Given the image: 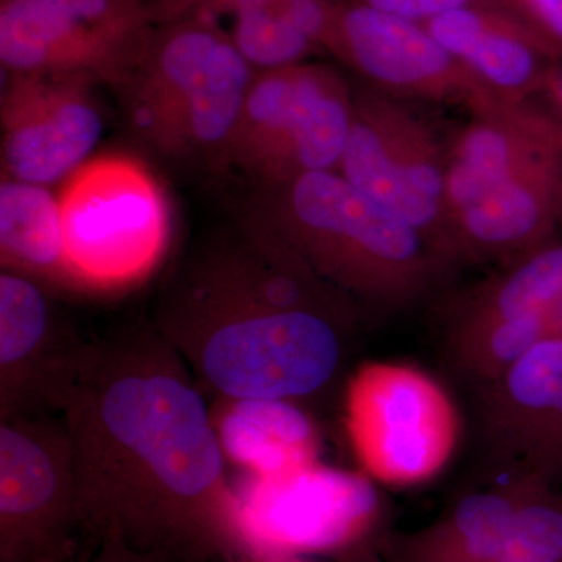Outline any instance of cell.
<instances>
[{
    "instance_id": "22",
    "label": "cell",
    "mask_w": 562,
    "mask_h": 562,
    "mask_svg": "<svg viewBox=\"0 0 562 562\" xmlns=\"http://www.w3.org/2000/svg\"><path fill=\"white\" fill-rule=\"evenodd\" d=\"M503 3L562 55V0H503Z\"/></svg>"
},
{
    "instance_id": "2",
    "label": "cell",
    "mask_w": 562,
    "mask_h": 562,
    "mask_svg": "<svg viewBox=\"0 0 562 562\" xmlns=\"http://www.w3.org/2000/svg\"><path fill=\"white\" fill-rule=\"evenodd\" d=\"M357 322V303L251 210L179 258L150 319L214 401L302 408L341 380Z\"/></svg>"
},
{
    "instance_id": "18",
    "label": "cell",
    "mask_w": 562,
    "mask_h": 562,
    "mask_svg": "<svg viewBox=\"0 0 562 562\" xmlns=\"http://www.w3.org/2000/svg\"><path fill=\"white\" fill-rule=\"evenodd\" d=\"M462 492L431 524L419 530L384 536L383 562H505L514 514L530 472Z\"/></svg>"
},
{
    "instance_id": "8",
    "label": "cell",
    "mask_w": 562,
    "mask_h": 562,
    "mask_svg": "<svg viewBox=\"0 0 562 562\" xmlns=\"http://www.w3.org/2000/svg\"><path fill=\"white\" fill-rule=\"evenodd\" d=\"M447 150L430 125L394 95L355 88L353 117L338 171L454 260L446 209Z\"/></svg>"
},
{
    "instance_id": "30",
    "label": "cell",
    "mask_w": 562,
    "mask_h": 562,
    "mask_svg": "<svg viewBox=\"0 0 562 562\" xmlns=\"http://www.w3.org/2000/svg\"><path fill=\"white\" fill-rule=\"evenodd\" d=\"M2 2H7V0H0V3H2Z\"/></svg>"
},
{
    "instance_id": "14",
    "label": "cell",
    "mask_w": 562,
    "mask_h": 562,
    "mask_svg": "<svg viewBox=\"0 0 562 562\" xmlns=\"http://www.w3.org/2000/svg\"><path fill=\"white\" fill-rule=\"evenodd\" d=\"M98 85L88 74L3 72L2 176L47 187L87 161L105 125Z\"/></svg>"
},
{
    "instance_id": "28",
    "label": "cell",
    "mask_w": 562,
    "mask_h": 562,
    "mask_svg": "<svg viewBox=\"0 0 562 562\" xmlns=\"http://www.w3.org/2000/svg\"><path fill=\"white\" fill-rule=\"evenodd\" d=\"M94 549L95 547L88 546L87 549H85L83 552L79 554V558H77V560L74 562H90V558L92 552H94Z\"/></svg>"
},
{
    "instance_id": "16",
    "label": "cell",
    "mask_w": 562,
    "mask_h": 562,
    "mask_svg": "<svg viewBox=\"0 0 562 562\" xmlns=\"http://www.w3.org/2000/svg\"><path fill=\"white\" fill-rule=\"evenodd\" d=\"M562 155V111L530 101L502 103L472 116L447 150L446 209L450 216L484 191Z\"/></svg>"
},
{
    "instance_id": "5",
    "label": "cell",
    "mask_w": 562,
    "mask_h": 562,
    "mask_svg": "<svg viewBox=\"0 0 562 562\" xmlns=\"http://www.w3.org/2000/svg\"><path fill=\"white\" fill-rule=\"evenodd\" d=\"M70 269L83 295L131 291L168 257L172 210L146 161L103 151L61 181L57 195Z\"/></svg>"
},
{
    "instance_id": "26",
    "label": "cell",
    "mask_w": 562,
    "mask_h": 562,
    "mask_svg": "<svg viewBox=\"0 0 562 562\" xmlns=\"http://www.w3.org/2000/svg\"><path fill=\"white\" fill-rule=\"evenodd\" d=\"M557 101V106L562 111V61L554 69L552 79H550L549 88H547Z\"/></svg>"
},
{
    "instance_id": "20",
    "label": "cell",
    "mask_w": 562,
    "mask_h": 562,
    "mask_svg": "<svg viewBox=\"0 0 562 562\" xmlns=\"http://www.w3.org/2000/svg\"><path fill=\"white\" fill-rule=\"evenodd\" d=\"M211 413L225 457L272 475L319 461V435L302 406L288 402L214 401Z\"/></svg>"
},
{
    "instance_id": "25",
    "label": "cell",
    "mask_w": 562,
    "mask_h": 562,
    "mask_svg": "<svg viewBox=\"0 0 562 562\" xmlns=\"http://www.w3.org/2000/svg\"><path fill=\"white\" fill-rule=\"evenodd\" d=\"M160 22L176 20L192 11L211 10L217 0H144Z\"/></svg>"
},
{
    "instance_id": "3",
    "label": "cell",
    "mask_w": 562,
    "mask_h": 562,
    "mask_svg": "<svg viewBox=\"0 0 562 562\" xmlns=\"http://www.w3.org/2000/svg\"><path fill=\"white\" fill-rule=\"evenodd\" d=\"M250 210L355 303L408 305L447 262L416 228L336 171L257 187Z\"/></svg>"
},
{
    "instance_id": "17",
    "label": "cell",
    "mask_w": 562,
    "mask_h": 562,
    "mask_svg": "<svg viewBox=\"0 0 562 562\" xmlns=\"http://www.w3.org/2000/svg\"><path fill=\"white\" fill-rule=\"evenodd\" d=\"M424 25L503 102H527L547 90L562 57L506 7L473 2Z\"/></svg>"
},
{
    "instance_id": "4",
    "label": "cell",
    "mask_w": 562,
    "mask_h": 562,
    "mask_svg": "<svg viewBox=\"0 0 562 562\" xmlns=\"http://www.w3.org/2000/svg\"><path fill=\"white\" fill-rule=\"evenodd\" d=\"M257 70L210 10L160 22L121 88L132 135L188 166L228 168V150Z\"/></svg>"
},
{
    "instance_id": "7",
    "label": "cell",
    "mask_w": 562,
    "mask_h": 562,
    "mask_svg": "<svg viewBox=\"0 0 562 562\" xmlns=\"http://www.w3.org/2000/svg\"><path fill=\"white\" fill-rule=\"evenodd\" d=\"M344 416L362 471L392 487L430 482L452 460L461 420L449 392L417 366L362 364L347 380Z\"/></svg>"
},
{
    "instance_id": "1",
    "label": "cell",
    "mask_w": 562,
    "mask_h": 562,
    "mask_svg": "<svg viewBox=\"0 0 562 562\" xmlns=\"http://www.w3.org/2000/svg\"><path fill=\"white\" fill-rule=\"evenodd\" d=\"M90 546L255 557L205 394L154 325L92 338L65 409Z\"/></svg>"
},
{
    "instance_id": "13",
    "label": "cell",
    "mask_w": 562,
    "mask_h": 562,
    "mask_svg": "<svg viewBox=\"0 0 562 562\" xmlns=\"http://www.w3.org/2000/svg\"><path fill=\"white\" fill-rule=\"evenodd\" d=\"M38 281L0 271V422L61 416L79 382L87 338Z\"/></svg>"
},
{
    "instance_id": "24",
    "label": "cell",
    "mask_w": 562,
    "mask_h": 562,
    "mask_svg": "<svg viewBox=\"0 0 562 562\" xmlns=\"http://www.w3.org/2000/svg\"><path fill=\"white\" fill-rule=\"evenodd\" d=\"M90 562H171L160 554L139 552L117 539H105L95 546Z\"/></svg>"
},
{
    "instance_id": "19",
    "label": "cell",
    "mask_w": 562,
    "mask_h": 562,
    "mask_svg": "<svg viewBox=\"0 0 562 562\" xmlns=\"http://www.w3.org/2000/svg\"><path fill=\"white\" fill-rule=\"evenodd\" d=\"M0 268L38 281L60 297L83 295L66 257L58 199L47 187L2 176Z\"/></svg>"
},
{
    "instance_id": "29",
    "label": "cell",
    "mask_w": 562,
    "mask_h": 562,
    "mask_svg": "<svg viewBox=\"0 0 562 562\" xmlns=\"http://www.w3.org/2000/svg\"><path fill=\"white\" fill-rule=\"evenodd\" d=\"M560 225H562V211H561V222H560Z\"/></svg>"
},
{
    "instance_id": "10",
    "label": "cell",
    "mask_w": 562,
    "mask_h": 562,
    "mask_svg": "<svg viewBox=\"0 0 562 562\" xmlns=\"http://www.w3.org/2000/svg\"><path fill=\"white\" fill-rule=\"evenodd\" d=\"M88 546L65 417L0 422V562H74Z\"/></svg>"
},
{
    "instance_id": "27",
    "label": "cell",
    "mask_w": 562,
    "mask_h": 562,
    "mask_svg": "<svg viewBox=\"0 0 562 562\" xmlns=\"http://www.w3.org/2000/svg\"><path fill=\"white\" fill-rule=\"evenodd\" d=\"M549 335L562 336V295L550 312Z\"/></svg>"
},
{
    "instance_id": "23",
    "label": "cell",
    "mask_w": 562,
    "mask_h": 562,
    "mask_svg": "<svg viewBox=\"0 0 562 562\" xmlns=\"http://www.w3.org/2000/svg\"><path fill=\"white\" fill-rule=\"evenodd\" d=\"M358 2L402 20L425 24L476 0H358Z\"/></svg>"
},
{
    "instance_id": "15",
    "label": "cell",
    "mask_w": 562,
    "mask_h": 562,
    "mask_svg": "<svg viewBox=\"0 0 562 562\" xmlns=\"http://www.w3.org/2000/svg\"><path fill=\"white\" fill-rule=\"evenodd\" d=\"M484 438L506 468L562 483V336L547 335L482 386Z\"/></svg>"
},
{
    "instance_id": "9",
    "label": "cell",
    "mask_w": 562,
    "mask_h": 562,
    "mask_svg": "<svg viewBox=\"0 0 562 562\" xmlns=\"http://www.w3.org/2000/svg\"><path fill=\"white\" fill-rule=\"evenodd\" d=\"M157 24L144 0H7L0 63L3 72L88 74L120 91Z\"/></svg>"
},
{
    "instance_id": "6",
    "label": "cell",
    "mask_w": 562,
    "mask_h": 562,
    "mask_svg": "<svg viewBox=\"0 0 562 562\" xmlns=\"http://www.w3.org/2000/svg\"><path fill=\"white\" fill-rule=\"evenodd\" d=\"M355 88L339 70L302 61L255 74L228 150V168L257 187L338 171Z\"/></svg>"
},
{
    "instance_id": "12",
    "label": "cell",
    "mask_w": 562,
    "mask_h": 562,
    "mask_svg": "<svg viewBox=\"0 0 562 562\" xmlns=\"http://www.w3.org/2000/svg\"><path fill=\"white\" fill-rule=\"evenodd\" d=\"M321 49L391 95L462 106L471 116L508 103L443 49L424 24L392 16L358 0H338L333 5Z\"/></svg>"
},
{
    "instance_id": "11",
    "label": "cell",
    "mask_w": 562,
    "mask_h": 562,
    "mask_svg": "<svg viewBox=\"0 0 562 562\" xmlns=\"http://www.w3.org/2000/svg\"><path fill=\"white\" fill-rule=\"evenodd\" d=\"M255 557L333 553L366 557L382 516L371 479L316 461L236 487Z\"/></svg>"
},
{
    "instance_id": "21",
    "label": "cell",
    "mask_w": 562,
    "mask_h": 562,
    "mask_svg": "<svg viewBox=\"0 0 562 562\" xmlns=\"http://www.w3.org/2000/svg\"><path fill=\"white\" fill-rule=\"evenodd\" d=\"M562 295V243H547L513 262L464 303L453 324L550 316Z\"/></svg>"
}]
</instances>
